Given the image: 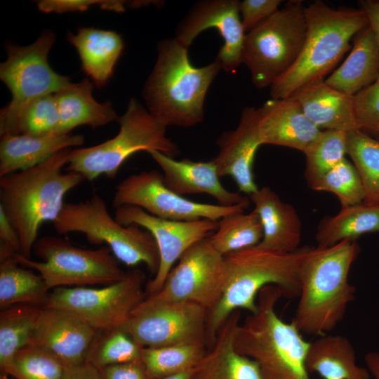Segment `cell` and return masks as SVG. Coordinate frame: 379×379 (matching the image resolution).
<instances>
[{"label": "cell", "mask_w": 379, "mask_h": 379, "mask_svg": "<svg viewBox=\"0 0 379 379\" xmlns=\"http://www.w3.org/2000/svg\"><path fill=\"white\" fill-rule=\"evenodd\" d=\"M114 218L122 225H137L154 237L160 255L157 274L146 285L145 294L160 291L173 268L183 253L194 244L209 237L218 229V221L210 219L171 220L152 215L143 209L125 205L115 208Z\"/></svg>", "instance_id": "16"}, {"label": "cell", "mask_w": 379, "mask_h": 379, "mask_svg": "<svg viewBox=\"0 0 379 379\" xmlns=\"http://www.w3.org/2000/svg\"><path fill=\"white\" fill-rule=\"evenodd\" d=\"M224 285V255L207 237L186 250L160 291L147 296L159 301L192 302L208 311L219 301Z\"/></svg>", "instance_id": "15"}, {"label": "cell", "mask_w": 379, "mask_h": 379, "mask_svg": "<svg viewBox=\"0 0 379 379\" xmlns=\"http://www.w3.org/2000/svg\"><path fill=\"white\" fill-rule=\"evenodd\" d=\"M364 360L371 377L373 379H379V352H368Z\"/></svg>", "instance_id": "48"}, {"label": "cell", "mask_w": 379, "mask_h": 379, "mask_svg": "<svg viewBox=\"0 0 379 379\" xmlns=\"http://www.w3.org/2000/svg\"><path fill=\"white\" fill-rule=\"evenodd\" d=\"M347 154L364 186L366 202L379 204V141L361 130L347 133Z\"/></svg>", "instance_id": "35"}, {"label": "cell", "mask_w": 379, "mask_h": 379, "mask_svg": "<svg viewBox=\"0 0 379 379\" xmlns=\"http://www.w3.org/2000/svg\"><path fill=\"white\" fill-rule=\"evenodd\" d=\"M291 96L300 103L307 117L321 131L348 133L361 130L356 116L354 96L333 88L324 79L304 85Z\"/></svg>", "instance_id": "23"}, {"label": "cell", "mask_w": 379, "mask_h": 379, "mask_svg": "<svg viewBox=\"0 0 379 379\" xmlns=\"http://www.w3.org/2000/svg\"><path fill=\"white\" fill-rule=\"evenodd\" d=\"M53 225L60 234L79 232L93 244L108 246L128 267L144 263L153 276L159 270L160 255L152 234L137 225H121L98 194L84 201L65 203Z\"/></svg>", "instance_id": "8"}, {"label": "cell", "mask_w": 379, "mask_h": 379, "mask_svg": "<svg viewBox=\"0 0 379 379\" xmlns=\"http://www.w3.org/2000/svg\"><path fill=\"white\" fill-rule=\"evenodd\" d=\"M379 232V204L366 201L341 208L335 215L324 218L316 233L317 246L328 247L343 240L356 241L367 233Z\"/></svg>", "instance_id": "31"}, {"label": "cell", "mask_w": 379, "mask_h": 379, "mask_svg": "<svg viewBox=\"0 0 379 379\" xmlns=\"http://www.w3.org/2000/svg\"><path fill=\"white\" fill-rule=\"evenodd\" d=\"M237 0H203L195 3L178 24L174 37L189 48L194 39L208 28H215L223 39L216 60L227 72H233L241 63L245 37Z\"/></svg>", "instance_id": "17"}, {"label": "cell", "mask_w": 379, "mask_h": 379, "mask_svg": "<svg viewBox=\"0 0 379 379\" xmlns=\"http://www.w3.org/2000/svg\"><path fill=\"white\" fill-rule=\"evenodd\" d=\"M138 206L148 213L166 220L218 221L229 214L244 212L249 205L222 206L198 203L168 188L162 173L156 170L132 174L116 187L112 206Z\"/></svg>", "instance_id": "14"}, {"label": "cell", "mask_w": 379, "mask_h": 379, "mask_svg": "<svg viewBox=\"0 0 379 379\" xmlns=\"http://www.w3.org/2000/svg\"><path fill=\"white\" fill-rule=\"evenodd\" d=\"M307 32L295 63L270 86L273 100L283 99L312 81L324 79L350 48V41L368 26L362 10L333 8L317 0L305 7Z\"/></svg>", "instance_id": "6"}, {"label": "cell", "mask_w": 379, "mask_h": 379, "mask_svg": "<svg viewBox=\"0 0 379 379\" xmlns=\"http://www.w3.org/2000/svg\"><path fill=\"white\" fill-rule=\"evenodd\" d=\"M303 153L306 157L305 177L311 185L345 158L347 133L321 131Z\"/></svg>", "instance_id": "36"}, {"label": "cell", "mask_w": 379, "mask_h": 379, "mask_svg": "<svg viewBox=\"0 0 379 379\" xmlns=\"http://www.w3.org/2000/svg\"><path fill=\"white\" fill-rule=\"evenodd\" d=\"M67 39L79 53L83 71L98 88L103 87L122 53L121 36L112 30L79 27L76 34L69 32Z\"/></svg>", "instance_id": "26"}, {"label": "cell", "mask_w": 379, "mask_h": 379, "mask_svg": "<svg viewBox=\"0 0 379 379\" xmlns=\"http://www.w3.org/2000/svg\"><path fill=\"white\" fill-rule=\"evenodd\" d=\"M60 114L55 95L48 94L32 100L20 113L6 135H60Z\"/></svg>", "instance_id": "38"}, {"label": "cell", "mask_w": 379, "mask_h": 379, "mask_svg": "<svg viewBox=\"0 0 379 379\" xmlns=\"http://www.w3.org/2000/svg\"><path fill=\"white\" fill-rule=\"evenodd\" d=\"M206 314L204 307L192 302L159 301L146 296L122 328L142 347L206 345Z\"/></svg>", "instance_id": "13"}, {"label": "cell", "mask_w": 379, "mask_h": 379, "mask_svg": "<svg viewBox=\"0 0 379 379\" xmlns=\"http://www.w3.org/2000/svg\"><path fill=\"white\" fill-rule=\"evenodd\" d=\"M1 379H8V376L1 375Z\"/></svg>", "instance_id": "50"}, {"label": "cell", "mask_w": 379, "mask_h": 379, "mask_svg": "<svg viewBox=\"0 0 379 379\" xmlns=\"http://www.w3.org/2000/svg\"><path fill=\"white\" fill-rule=\"evenodd\" d=\"M281 0H244L239 3V12L245 33L279 10Z\"/></svg>", "instance_id": "43"}, {"label": "cell", "mask_w": 379, "mask_h": 379, "mask_svg": "<svg viewBox=\"0 0 379 379\" xmlns=\"http://www.w3.org/2000/svg\"><path fill=\"white\" fill-rule=\"evenodd\" d=\"M131 1L118 0H41L36 1L38 9L46 13H64L84 11L93 6H99L104 10L124 12L125 5L131 6Z\"/></svg>", "instance_id": "42"}, {"label": "cell", "mask_w": 379, "mask_h": 379, "mask_svg": "<svg viewBox=\"0 0 379 379\" xmlns=\"http://www.w3.org/2000/svg\"><path fill=\"white\" fill-rule=\"evenodd\" d=\"M49 291L40 274L19 264L15 255L0 262L1 310L19 304L45 307Z\"/></svg>", "instance_id": "32"}, {"label": "cell", "mask_w": 379, "mask_h": 379, "mask_svg": "<svg viewBox=\"0 0 379 379\" xmlns=\"http://www.w3.org/2000/svg\"><path fill=\"white\" fill-rule=\"evenodd\" d=\"M260 109L258 130L262 145H274L304 152L321 132L293 96L267 100Z\"/></svg>", "instance_id": "21"}, {"label": "cell", "mask_w": 379, "mask_h": 379, "mask_svg": "<svg viewBox=\"0 0 379 379\" xmlns=\"http://www.w3.org/2000/svg\"><path fill=\"white\" fill-rule=\"evenodd\" d=\"M149 153L162 170L165 185L175 193L186 194H207L220 205H249L248 197L224 187L213 160L195 161L190 159L175 160L158 151Z\"/></svg>", "instance_id": "20"}, {"label": "cell", "mask_w": 379, "mask_h": 379, "mask_svg": "<svg viewBox=\"0 0 379 379\" xmlns=\"http://www.w3.org/2000/svg\"><path fill=\"white\" fill-rule=\"evenodd\" d=\"M44 307L19 304L0 312V369L8 376L16 354L32 344Z\"/></svg>", "instance_id": "30"}, {"label": "cell", "mask_w": 379, "mask_h": 379, "mask_svg": "<svg viewBox=\"0 0 379 379\" xmlns=\"http://www.w3.org/2000/svg\"><path fill=\"white\" fill-rule=\"evenodd\" d=\"M84 142L82 135H8L0 140V177L33 168L56 153Z\"/></svg>", "instance_id": "25"}, {"label": "cell", "mask_w": 379, "mask_h": 379, "mask_svg": "<svg viewBox=\"0 0 379 379\" xmlns=\"http://www.w3.org/2000/svg\"><path fill=\"white\" fill-rule=\"evenodd\" d=\"M310 187L316 191L334 194L338 198L341 208L366 201V194L362 180L354 164L346 158Z\"/></svg>", "instance_id": "39"}, {"label": "cell", "mask_w": 379, "mask_h": 379, "mask_svg": "<svg viewBox=\"0 0 379 379\" xmlns=\"http://www.w3.org/2000/svg\"><path fill=\"white\" fill-rule=\"evenodd\" d=\"M207 350L197 343L142 347V361L150 379H162L192 369Z\"/></svg>", "instance_id": "33"}, {"label": "cell", "mask_w": 379, "mask_h": 379, "mask_svg": "<svg viewBox=\"0 0 379 379\" xmlns=\"http://www.w3.org/2000/svg\"><path fill=\"white\" fill-rule=\"evenodd\" d=\"M359 6L365 13L368 26L379 46V0H361L359 1Z\"/></svg>", "instance_id": "46"}, {"label": "cell", "mask_w": 379, "mask_h": 379, "mask_svg": "<svg viewBox=\"0 0 379 379\" xmlns=\"http://www.w3.org/2000/svg\"><path fill=\"white\" fill-rule=\"evenodd\" d=\"M305 366L309 373L323 379H371L368 368L357 364L350 341L340 335H324L310 343Z\"/></svg>", "instance_id": "29"}, {"label": "cell", "mask_w": 379, "mask_h": 379, "mask_svg": "<svg viewBox=\"0 0 379 379\" xmlns=\"http://www.w3.org/2000/svg\"><path fill=\"white\" fill-rule=\"evenodd\" d=\"M142 349L122 328L99 332L88 363L100 369L117 364L140 361Z\"/></svg>", "instance_id": "37"}, {"label": "cell", "mask_w": 379, "mask_h": 379, "mask_svg": "<svg viewBox=\"0 0 379 379\" xmlns=\"http://www.w3.org/2000/svg\"><path fill=\"white\" fill-rule=\"evenodd\" d=\"M309 247L293 253H279L254 246L224 255L225 285L222 294L207 311L206 339L211 347L218 332L234 311L246 310L253 314L258 310L260 291L275 285L283 297L294 298L300 292V263Z\"/></svg>", "instance_id": "1"}, {"label": "cell", "mask_w": 379, "mask_h": 379, "mask_svg": "<svg viewBox=\"0 0 379 379\" xmlns=\"http://www.w3.org/2000/svg\"><path fill=\"white\" fill-rule=\"evenodd\" d=\"M71 151L65 149L33 168L0 177V208L18 233L20 253L26 258L41 225L56 219L67 193L85 180L78 173L62 171Z\"/></svg>", "instance_id": "2"}, {"label": "cell", "mask_w": 379, "mask_h": 379, "mask_svg": "<svg viewBox=\"0 0 379 379\" xmlns=\"http://www.w3.org/2000/svg\"><path fill=\"white\" fill-rule=\"evenodd\" d=\"M20 253V242L18 233L0 208V262Z\"/></svg>", "instance_id": "44"}, {"label": "cell", "mask_w": 379, "mask_h": 379, "mask_svg": "<svg viewBox=\"0 0 379 379\" xmlns=\"http://www.w3.org/2000/svg\"><path fill=\"white\" fill-rule=\"evenodd\" d=\"M99 371L103 379H150L142 361L110 365Z\"/></svg>", "instance_id": "45"}, {"label": "cell", "mask_w": 379, "mask_h": 379, "mask_svg": "<svg viewBox=\"0 0 379 379\" xmlns=\"http://www.w3.org/2000/svg\"><path fill=\"white\" fill-rule=\"evenodd\" d=\"M359 253L356 241L309 247L300 266V292L292 323L304 334L322 336L343 319L355 287L349 282Z\"/></svg>", "instance_id": "3"}, {"label": "cell", "mask_w": 379, "mask_h": 379, "mask_svg": "<svg viewBox=\"0 0 379 379\" xmlns=\"http://www.w3.org/2000/svg\"><path fill=\"white\" fill-rule=\"evenodd\" d=\"M93 83L84 79L54 94L60 119V135L69 134L79 126L95 128L117 120L111 102H98L93 96Z\"/></svg>", "instance_id": "28"}, {"label": "cell", "mask_w": 379, "mask_h": 379, "mask_svg": "<svg viewBox=\"0 0 379 379\" xmlns=\"http://www.w3.org/2000/svg\"><path fill=\"white\" fill-rule=\"evenodd\" d=\"M145 279L141 270L133 269L120 281L101 288H55L45 307L71 312L99 332L120 328L145 298Z\"/></svg>", "instance_id": "12"}, {"label": "cell", "mask_w": 379, "mask_h": 379, "mask_svg": "<svg viewBox=\"0 0 379 379\" xmlns=\"http://www.w3.org/2000/svg\"><path fill=\"white\" fill-rule=\"evenodd\" d=\"M99 331L65 310L44 307L31 345L60 360L66 367L88 363Z\"/></svg>", "instance_id": "18"}, {"label": "cell", "mask_w": 379, "mask_h": 379, "mask_svg": "<svg viewBox=\"0 0 379 379\" xmlns=\"http://www.w3.org/2000/svg\"><path fill=\"white\" fill-rule=\"evenodd\" d=\"M192 370H189L176 375L166 377L162 379H190Z\"/></svg>", "instance_id": "49"}, {"label": "cell", "mask_w": 379, "mask_h": 379, "mask_svg": "<svg viewBox=\"0 0 379 379\" xmlns=\"http://www.w3.org/2000/svg\"><path fill=\"white\" fill-rule=\"evenodd\" d=\"M55 41L54 32L45 31L29 46H6L7 58L0 65V79L10 90L12 99L0 112V137L8 134L32 100L55 94L72 84L69 77L58 74L48 63Z\"/></svg>", "instance_id": "11"}, {"label": "cell", "mask_w": 379, "mask_h": 379, "mask_svg": "<svg viewBox=\"0 0 379 379\" xmlns=\"http://www.w3.org/2000/svg\"><path fill=\"white\" fill-rule=\"evenodd\" d=\"M118 133L96 145L72 149L67 171L81 174L93 181L102 175L114 178L123 163L140 151L154 150L174 157L179 149L166 136V126L156 119L135 98L117 120Z\"/></svg>", "instance_id": "7"}, {"label": "cell", "mask_w": 379, "mask_h": 379, "mask_svg": "<svg viewBox=\"0 0 379 379\" xmlns=\"http://www.w3.org/2000/svg\"><path fill=\"white\" fill-rule=\"evenodd\" d=\"M359 128L379 135V77L354 96Z\"/></svg>", "instance_id": "41"}, {"label": "cell", "mask_w": 379, "mask_h": 379, "mask_svg": "<svg viewBox=\"0 0 379 379\" xmlns=\"http://www.w3.org/2000/svg\"><path fill=\"white\" fill-rule=\"evenodd\" d=\"M157 58L143 87L147 109L166 126L191 127L204 117L208 89L222 69L218 60L194 67L188 48L175 38L158 43Z\"/></svg>", "instance_id": "4"}, {"label": "cell", "mask_w": 379, "mask_h": 379, "mask_svg": "<svg viewBox=\"0 0 379 379\" xmlns=\"http://www.w3.org/2000/svg\"><path fill=\"white\" fill-rule=\"evenodd\" d=\"M63 379H103V378L99 369L89 363H85L67 367Z\"/></svg>", "instance_id": "47"}, {"label": "cell", "mask_w": 379, "mask_h": 379, "mask_svg": "<svg viewBox=\"0 0 379 379\" xmlns=\"http://www.w3.org/2000/svg\"><path fill=\"white\" fill-rule=\"evenodd\" d=\"M260 116V108L245 107L236 128L222 133L218 138L219 152L213 159L219 176H230L239 191L249 196L259 189L253 168L256 152L262 145L258 130Z\"/></svg>", "instance_id": "19"}, {"label": "cell", "mask_w": 379, "mask_h": 379, "mask_svg": "<svg viewBox=\"0 0 379 379\" xmlns=\"http://www.w3.org/2000/svg\"><path fill=\"white\" fill-rule=\"evenodd\" d=\"M249 197L263 230L262 239L257 246L284 253L299 249L302 225L295 208L267 186L259 188Z\"/></svg>", "instance_id": "24"}, {"label": "cell", "mask_w": 379, "mask_h": 379, "mask_svg": "<svg viewBox=\"0 0 379 379\" xmlns=\"http://www.w3.org/2000/svg\"><path fill=\"white\" fill-rule=\"evenodd\" d=\"M66 368L51 354L29 345L15 356L9 375L14 379H63Z\"/></svg>", "instance_id": "40"}, {"label": "cell", "mask_w": 379, "mask_h": 379, "mask_svg": "<svg viewBox=\"0 0 379 379\" xmlns=\"http://www.w3.org/2000/svg\"><path fill=\"white\" fill-rule=\"evenodd\" d=\"M263 237L257 212L229 214L218 220L217 230L209 237L211 244L222 255L258 246Z\"/></svg>", "instance_id": "34"}, {"label": "cell", "mask_w": 379, "mask_h": 379, "mask_svg": "<svg viewBox=\"0 0 379 379\" xmlns=\"http://www.w3.org/2000/svg\"><path fill=\"white\" fill-rule=\"evenodd\" d=\"M305 7L302 1H289L246 33L241 62L257 88H270L299 58L307 32Z\"/></svg>", "instance_id": "9"}, {"label": "cell", "mask_w": 379, "mask_h": 379, "mask_svg": "<svg viewBox=\"0 0 379 379\" xmlns=\"http://www.w3.org/2000/svg\"><path fill=\"white\" fill-rule=\"evenodd\" d=\"M283 297L275 285L263 287L258 310L238 325L234 348L256 362L262 379H312L305 366L310 343L293 324L283 321L275 306Z\"/></svg>", "instance_id": "5"}, {"label": "cell", "mask_w": 379, "mask_h": 379, "mask_svg": "<svg viewBox=\"0 0 379 379\" xmlns=\"http://www.w3.org/2000/svg\"><path fill=\"white\" fill-rule=\"evenodd\" d=\"M32 251L41 261L33 260L20 253H17L15 258L21 265L37 271L50 290L107 286L120 281L126 274L107 246L85 249L63 238L46 235L37 239Z\"/></svg>", "instance_id": "10"}, {"label": "cell", "mask_w": 379, "mask_h": 379, "mask_svg": "<svg viewBox=\"0 0 379 379\" xmlns=\"http://www.w3.org/2000/svg\"><path fill=\"white\" fill-rule=\"evenodd\" d=\"M353 42L346 60L324 79L329 86L351 96L379 77V46L369 27L358 32Z\"/></svg>", "instance_id": "27"}, {"label": "cell", "mask_w": 379, "mask_h": 379, "mask_svg": "<svg viewBox=\"0 0 379 379\" xmlns=\"http://www.w3.org/2000/svg\"><path fill=\"white\" fill-rule=\"evenodd\" d=\"M240 319L239 310L229 316L214 343L192 368L190 379H262L256 362L234 348V335Z\"/></svg>", "instance_id": "22"}]
</instances>
